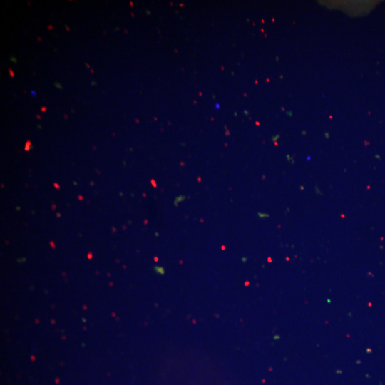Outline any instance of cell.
<instances>
[{
	"label": "cell",
	"mask_w": 385,
	"mask_h": 385,
	"mask_svg": "<svg viewBox=\"0 0 385 385\" xmlns=\"http://www.w3.org/2000/svg\"><path fill=\"white\" fill-rule=\"evenodd\" d=\"M31 96H33V97H36V93L34 91L32 90V91H31Z\"/></svg>",
	"instance_id": "cell-1"
},
{
	"label": "cell",
	"mask_w": 385,
	"mask_h": 385,
	"mask_svg": "<svg viewBox=\"0 0 385 385\" xmlns=\"http://www.w3.org/2000/svg\"><path fill=\"white\" fill-rule=\"evenodd\" d=\"M9 73H10L11 77H13L14 76V74L12 72V70H11V69H9Z\"/></svg>",
	"instance_id": "cell-2"
},
{
	"label": "cell",
	"mask_w": 385,
	"mask_h": 385,
	"mask_svg": "<svg viewBox=\"0 0 385 385\" xmlns=\"http://www.w3.org/2000/svg\"><path fill=\"white\" fill-rule=\"evenodd\" d=\"M53 185H55L56 188H57V189L60 188V186L57 183H55Z\"/></svg>",
	"instance_id": "cell-3"
},
{
	"label": "cell",
	"mask_w": 385,
	"mask_h": 385,
	"mask_svg": "<svg viewBox=\"0 0 385 385\" xmlns=\"http://www.w3.org/2000/svg\"><path fill=\"white\" fill-rule=\"evenodd\" d=\"M78 199L81 200H83V197L81 196V195H78Z\"/></svg>",
	"instance_id": "cell-4"
}]
</instances>
